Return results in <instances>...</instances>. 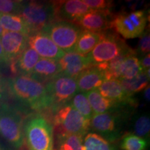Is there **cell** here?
<instances>
[{"mask_svg":"<svg viewBox=\"0 0 150 150\" xmlns=\"http://www.w3.org/2000/svg\"><path fill=\"white\" fill-rule=\"evenodd\" d=\"M61 73L59 60L41 58L30 74V76L40 83L50 81Z\"/></svg>","mask_w":150,"mask_h":150,"instance_id":"cell-18","label":"cell"},{"mask_svg":"<svg viewBox=\"0 0 150 150\" xmlns=\"http://www.w3.org/2000/svg\"><path fill=\"white\" fill-rule=\"evenodd\" d=\"M125 91L131 96L135 93H139L149 86V79L145 72H141L131 79H118Z\"/></svg>","mask_w":150,"mask_h":150,"instance_id":"cell-24","label":"cell"},{"mask_svg":"<svg viewBox=\"0 0 150 150\" xmlns=\"http://www.w3.org/2000/svg\"><path fill=\"white\" fill-rule=\"evenodd\" d=\"M61 73L76 79L86 69L92 67L86 56L81 55L74 51L65 52L59 60Z\"/></svg>","mask_w":150,"mask_h":150,"instance_id":"cell-16","label":"cell"},{"mask_svg":"<svg viewBox=\"0 0 150 150\" xmlns=\"http://www.w3.org/2000/svg\"><path fill=\"white\" fill-rule=\"evenodd\" d=\"M50 100V109L56 112L65 105L70 104L78 92L76 79L60 73L45 85Z\"/></svg>","mask_w":150,"mask_h":150,"instance_id":"cell-5","label":"cell"},{"mask_svg":"<svg viewBox=\"0 0 150 150\" xmlns=\"http://www.w3.org/2000/svg\"><path fill=\"white\" fill-rule=\"evenodd\" d=\"M150 50V35L149 31H145L140 36V40L138 41V52L142 56L149 54Z\"/></svg>","mask_w":150,"mask_h":150,"instance_id":"cell-32","label":"cell"},{"mask_svg":"<svg viewBox=\"0 0 150 150\" xmlns=\"http://www.w3.org/2000/svg\"><path fill=\"white\" fill-rule=\"evenodd\" d=\"M0 136L16 148L23 145L24 124L21 114L5 103H0Z\"/></svg>","mask_w":150,"mask_h":150,"instance_id":"cell-4","label":"cell"},{"mask_svg":"<svg viewBox=\"0 0 150 150\" xmlns=\"http://www.w3.org/2000/svg\"><path fill=\"white\" fill-rule=\"evenodd\" d=\"M82 29L74 23L54 21L42 30L64 53L73 51Z\"/></svg>","mask_w":150,"mask_h":150,"instance_id":"cell-9","label":"cell"},{"mask_svg":"<svg viewBox=\"0 0 150 150\" xmlns=\"http://www.w3.org/2000/svg\"><path fill=\"white\" fill-rule=\"evenodd\" d=\"M106 80L104 72L97 66H92L83 71L76 78L78 92L86 93L97 89Z\"/></svg>","mask_w":150,"mask_h":150,"instance_id":"cell-17","label":"cell"},{"mask_svg":"<svg viewBox=\"0 0 150 150\" xmlns=\"http://www.w3.org/2000/svg\"><path fill=\"white\" fill-rule=\"evenodd\" d=\"M91 10L110 11L112 6V1L106 0H83Z\"/></svg>","mask_w":150,"mask_h":150,"instance_id":"cell-31","label":"cell"},{"mask_svg":"<svg viewBox=\"0 0 150 150\" xmlns=\"http://www.w3.org/2000/svg\"><path fill=\"white\" fill-rule=\"evenodd\" d=\"M150 130L149 116L141 115L136 118L134 125V133L140 138H149Z\"/></svg>","mask_w":150,"mask_h":150,"instance_id":"cell-29","label":"cell"},{"mask_svg":"<svg viewBox=\"0 0 150 150\" xmlns=\"http://www.w3.org/2000/svg\"><path fill=\"white\" fill-rule=\"evenodd\" d=\"M55 21L75 23L91 11L83 0H65L53 1Z\"/></svg>","mask_w":150,"mask_h":150,"instance_id":"cell-11","label":"cell"},{"mask_svg":"<svg viewBox=\"0 0 150 150\" xmlns=\"http://www.w3.org/2000/svg\"><path fill=\"white\" fill-rule=\"evenodd\" d=\"M103 33H95L82 29L73 51L81 55L86 56L99 42L103 36Z\"/></svg>","mask_w":150,"mask_h":150,"instance_id":"cell-22","label":"cell"},{"mask_svg":"<svg viewBox=\"0 0 150 150\" xmlns=\"http://www.w3.org/2000/svg\"><path fill=\"white\" fill-rule=\"evenodd\" d=\"M9 65L6 58L2 46H1V41H0V67H5Z\"/></svg>","mask_w":150,"mask_h":150,"instance_id":"cell-34","label":"cell"},{"mask_svg":"<svg viewBox=\"0 0 150 150\" xmlns=\"http://www.w3.org/2000/svg\"><path fill=\"white\" fill-rule=\"evenodd\" d=\"M120 147L123 150H145L147 142L145 138L129 133L122 138Z\"/></svg>","mask_w":150,"mask_h":150,"instance_id":"cell-28","label":"cell"},{"mask_svg":"<svg viewBox=\"0 0 150 150\" xmlns=\"http://www.w3.org/2000/svg\"><path fill=\"white\" fill-rule=\"evenodd\" d=\"M22 2V1L0 0V13L19 15Z\"/></svg>","mask_w":150,"mask_h":150,"instance_id":"cell-30","label":"cell"},{"mask_svg":"<svg viewBox=\"0 0 150 150\" xmlns=\"http://www.w3.org/2000/svg\"><path fill=\"white\" fill-rule=\"evenodd\" d=\"M86 95L88 99L94 115L109 112L120 107H122L118 106L117 104L110 99L103 97L97 89L88 92Z\"/></svg>","mask_w":150,"mask_h":150,"instance_id":"cell-21","label":"cell"},{"mask_svg":"<svg viewBox=\"0 0 150 150\" xmlns=\"http://www.w3.org/2000/svg\"><path fill=\"white\" fill-rule=\"evenodd\" d=\"M57 138L59 150H85L83 138L77 135L59 133Z\"/></svg>","mask_w":150,"mask_h":150,"instance_id":"cell-25","label":"cell"},{"mask_svg":"<svg viewBox=\"0 0 150 150\" xmlns=\"http://www.w3.org/2000/svg\"><path fill=\"white\" fill-rule=\"evenodd\" d=\"M97 90L103 97L112 101L120 106H133L136 104L133 96L125 91L117 79L104 81Z\"/></svg>","mask_w":150,"mask_h":150,"instance_id":"cell-14","label":"cell"},{"mask_svg":"<svg viewBox=\"0 0 150 150\" xmlns=\"http://www.w3.org/2000/svg\"><path fill=\"white\" fill-rule=\"evenodd\" d=\"M54 123L59 133L77 135L82 138L87 135L91 129L89 120L83 117L70 104L65 105L56 112Z\"/></svg>","mask_w":150,"mask_h":150,"instance_id":"cell-6","label":"cell"},{"mask_svg":"<svg viewBox=\"0 0 150 150\" xmlns=\"http://www.w3.org/2000/svg\"><path fill=\"white\" fill-rule=\"evenodd\" d=\"M4 95V88L2 81H1V78H0V100L3 99Z\"/></svg>","mask_w":150,"mask_h":150,"instance_id":"cell-36","label":"cell"},{"mask_svg":"<svg viewBox=\"0 0 150 150\" xmlns=\"http://www.w3.org/2000/svg\"><path fill=\"white\" fill-rule=\"evenodd\" d=\"M136 54L134 50L127 54L120 66L117 79H131L142 72Z\"/></svg>","mask_w":150,"mask_h":150,"instance_id":"cell-20","label":"cell"},{"mask_svg":"<svg viewBox=\"0 0 150 150\" xmlns=\"http://www.w3.org/2000/svg\"><path fill=\"white\" fill-rule=\"evenodd\" d=\"M110 11L91 10L75 22L81 29L95 33H104L111 27Z\"/></svg>","mask_w":150,"mask_h":150,"instance_id":"cell-15","label":"cell"},{"mask_svg":"<svg viewBox=\"0 0 150 150\" xmlns=\"http://www.w3.org/2000/svg\"><path fill=\"white\" fill-rule=\"evenodd\" d=\"M28 46L45 59L59 60L65 54L56 45L47 35L42 31L29 35L28 38Z\"/></svg>","mask_w":150,"mask_h":150,"instance_id":"cell-13","label":"cell"},{"mask_svg":"<svg viewBox=\"0 0 150 150\" xmlns=\"http://www.w3.org/2000/svg\"><path fill=\"white\" fill-rule=\"evenodd\" d=\"M0 150H1V148H0Z\"/></svg>","mask_w":150,"mask_h":150,"instance_id":"cell-38","label":"cell"},{"mask_svg":"<svg viewBox=\"0 0 150 150\" xmlns=\"http://www.w3.org/2000/svg\"><path fill=\"white\" fill-rule=\"evenodd\" d=\"M28 38V35L21 33L4 31L0 41L9 65L13 63L27 48Z\"/></svg>","mask_w":150,"mask_h":150,"instance_id":"cell-12","label":"cell"},{"mask_svg":"<svg viewBox=\"0 0 150 150\" xmlns=\"http://www.w3.org/2000/svg\"><path fill=\"white\" fill-rule=\"evenodd\" d=\"M85 150H119L115 145L108 142L95 133H89L83 140Z\"/></svg>","mask_w":150,"mask_h":150,"instance_id":"cell-26","label":"cell"},{"mask_svg":"<svg viewBox=\"0 0 150 150\" xmlns=\"http://www.w3.org/2000/svg\"><path fill=\"white\" fill-rule=\"evenodd\" d=\"M8 91L13 97L35 110L50 108L45 85L29 75H16L8 81Z\"/></svg>","mask_w":150,"mask_h":150,"instance_id":"cell-1","label":"cell"},{"mask_svg":"<svg viewBox=\"0 0 150 150\" xmlns=\"http://www.w3.org/2000/svg\"><path fill=\"white\" fill-rule=\"evenodd\" d=\"M147 14L144 11H136L117 15L111 21V27L125 39L140 37L147 27Z\"/></svg>","mask_w":150,"mask_h":150,"instance_id":"cell-10","label":"cell"},{"mask_svg":"<svg viewBox=\"0 0 150 150\" xmlns=\"http://www.w3.org/2000/svg\"><path fill=\"white\" fill-rule=\"evenodd\" d=\"M24 136L29 150H54L53 127L42 115L28 118L24 126Z\"/></svg>","mask_w":150,"mask_h":150,"instance_id":"cell-2","label":"cell"},{"mask_svg":"<svg viewBox=\"0 0 150 150\" xmlns=\"http://www.w3.org/2000/svg\"><path fill=\"white\" fill-rule=\"evenodd\" d=\"M140 65L141 67L142 70L143 72H147L148 70H149L150 66V55L149 54H146V55L142 56V58L139 60Z\"/></svg>","mask_w":150,"mask_h":150,"instance_id":"cell-33","label":"cell"},{"mask_svg":"<svg viewBox=\"0 0 150 150\" xmlns=\"http://www.w3.org/2000/svg\"><path fill=\"white\" fill-rule=\"evenodd\" d=\"M128 47L126 42L117 34L104 32L99 42L86 57L91 66H96L115 59Z\"/></svg>","mask_w":150,"mask_h":150,"instance_id":"cell-7","label":"cell"},{"mask_svg":"<svg viewBox=\"0 0 150 150\" xmlns=\"http://www.w3.org/2000/svg\"><path fill=\"white\" fill-rule=\"evenodd\" d=\"M70 104L83 117L91 120L94 114L86 93L77 92L70 101Z\"/></svg>","mask_w":150,"mask_h":150,"instance_id":"cell-27","label":"cell"},{"mask_svg":"<svg viewBox=\"0 0 150 150\" xmlns=\"http://www.w3.org/2000/svg\"><path fill=\"white\" fill-rule=\"evenodd\" d=\"M118 109L95 114L90 120L91 128L96 134L110 143L120 139L122 133L123 117Z\"/></svg>","mask_w":150,"mask_h":150,"instance_id":"cell-8","label":"cell"},{"mask_svg":"<svg viewBox=\"0 0 150 150\" xmlns=\"http://www.w3.org/2000/svg\"><path fill=\"white\" fill-rule=\"evenodd\" d=\"M149 95H150V87L149 85L147 86L145 89H144V92H143L144 99H145V101L147 102H149V99H150Z\"/></svg>","mask_w":150,"mask_h":150,"instance_id":"cell-35","label":"cell"},{"mask_svg":"<svg viewBox=\"0 0 150 150\" xmlns=\"http://www.w3.org/2000/svg\"><path fill=\"white\" fill-rule=\"evenodd\" d=\"M4 30L3 28L1 27V24H0V37H1V35H2V33H3V32H4Z\"/></svg>","mask_w":150,"mask_h":150,"instance_id":"cell-37","label":"cell"},{"mask_svg":"<svg viewBox=\"0 0 150 150\" xmlns=\"http://www.w3.org/2000/svg\"><path fill=\"white\" fill-rule=\"evenodd\" d=\"M40 59L37 52L27 46L19 57L11 63V66L14 72L18 75H29L31 74L38 61Z\"/></svg>","mask_w":150,"mask_h":150,"instance_id":"cell-19","label":"cell"},{"mask_svg":"<svg viewBox=\"0 0 150 150\" xmlns=\"http://www.w3.org/2000/svg\"><path fill=\"white\" fill-rule=\"evenodd\" d=\"M19 15L27 23L31 35L40 32L55 21L53 1H22Z\"/></svg>","mask_w":150,"mask_h":150,"instance_id":"cell-3","label":"cell"},{"mask_svg":"<svg viewBox=\"0 0 150 150\" xmlns=\"http://www.w3.org/2000/svg\"><path fill=\"white\" fill-rule=\"evenodd\" d=\"M0 24L4 31L21 33L28 36L31 35L27 23L20 15L0 13Z\"/></svg>","mask_w":150,"mask_h":150,"instance_id":"cell-23","label":"cell"}]
</instances>
